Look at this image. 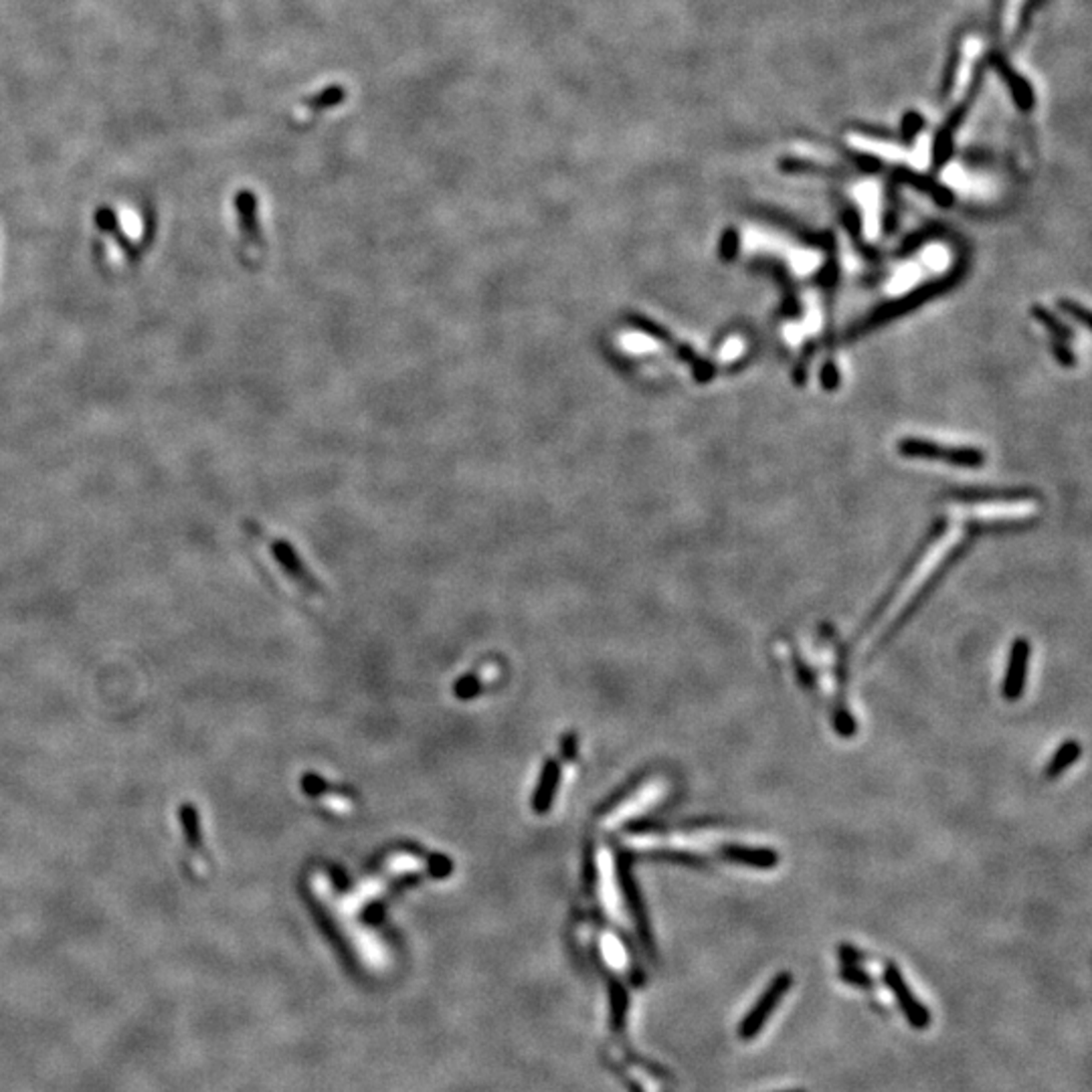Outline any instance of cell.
Instances as JSON below:
<instances>
[{"mask_svg":"<svg viewBox=\"0 0 1092 1092\" xmlns=\"http://www.w3.org/2000/svg\"><path fill=\"white\" fill-rule=\"evenodd\" d=\"M235 217H237V233L241 252L248 260H260L266 252V243L260 227V207L258 197L254 191L243 189L233 199Z\"/></svg>","mask_w":1092,"mask_h":1092,"instance_id":"obj_1","label":"cell"},{"mask_svg":"<svg viewBox=\"0 0 1092 1092\" xmlns=\"http://www.w3.org/2000/svg\"><path fill=\"white\" fill-rule=\"evenodd\" d=\"M793 986V976L789 974V971H781L779 976H775V980L765 988V992L761 994V998L757 1000V1004L749 1010V1014L743 1018L741 1026H739V1036L741 1040H753L759 1036V1032L763 1030V1026L769 1022V1018L775 1014V1010L779 1008L781 1000L789 994Z\"/></svg>","mask_w":1092,"mask_h":1092,"instance_id":"obj_2","label":"cell"},{"mask_svg":"<svg viewBox=\"0 0 1092 1092\" xmlns=\"http://www.w3.org/2000/svg\"><path fill=\"white\" fill-rule=\"evenodd\" d=\"M274 563L278 565V569L286 575V579L290 581V585H294L296 589H300L302 593H306L308 597H318L322 593V587L318 583V579L312 577V573L306 569L304 561L298 557V553L294 551L292 544H288L286 540H276V538H264Z\"/></svg>","mask_w":1092,"mask_h":1092,"instance_id":"obj_3","label":"cell"},{"mask_svg":"<svg viewBox=\"0 0 1092 1092\" xmlns=\"http://www.w3.org/2000/svg\"><path fill=\"white\" fill-rule=\"evenodd\" d=\"M884 984L896 998L906 1022L915 1030H927L931 1026V1012L921 1004V1000L913 994L908 984L904 982L900 969L892 963L884 967Z\"/></svg>","mask_w":1092,"mask_h":1092,"instance_id":"obj_4","label":"cell"},{"mask_svg":"<svg viewBox=\"0 0 1092 1092\" xmlns=\"http://www.w3.org/2000/svg\"><path fill=\"white\" fill-rule=\"evenodd\" d=\"M1030 654H1032V648H1030L1028 640L1020 638V640H1016L1012 644L1010 658H1008V668H1006V676H1004V686H1002V694L1010 702L1020 700L1022 694H1024L1028 668H1030Z\"/></svg>","mask_w":1092,"mask_h":1092,"instance_id":"obj_5","label":"cell"},{"mask_svg":"<svg viewBox=\"0 0 1092 1092\" xmlns=\"http://www.w3.org/2000/svg\"><path fill=\"white\" fill-rule=\"evenodd\" d=\"M348 99V87L342 83H332L322 87L316 93H310L300 107L296 109V119L300 124H314V121L330 109L340 107Z\"/></svg>","mask_w":1092,"mask_h":1092,"instance_id":"obj_6","label":"cell"},{"mask_svg":"<svg viewBox=\"0 0 1092 1092\" xmlns=\"http://www.w3.org/2000/svg\"><path fill=\"white\" fill-rule=\"evenodd\" d=\"M720 856L726 862L771 870L779 864V854L769 847H753V845H741V843H724L720 845Z\"/></svg>","mask_w":1092,"mask_h":1092,"instance_id":"obj_7","label":"cell"},{"mask_svg":"<svg viewBox=\"0 0 1092 1092\" xmlns=\"http://www.w3.org/2000/svg\"><path fill=\"white\" fill-rule=\"evenodd\" d=\"M662 793V787L660 783H648L642 787V791H636V795L628 797L626 801H622L610 815L605 817V823H610V827H616L620 821L624 819H630L634 815H638L640 811H644V807H648L650 803H654L658 799V795Z\"/></svg>","mask_w":1092,"mask_h":1092,"instance_id":"obj_8","label":"cell"},{"mask_svg":"<svg viewBox=\"0 0 1092 1092\" xmlns=\"http://www.w3.org/2000/svg\"><path fill=\"white\" fill-rule=\"evenodd\" d=\"M178 819H180L185 845L189 847V852L199 856V860H207L205 833H203V825H201V817H199L197 807L193 803H183L180 809H178Z\"/></svg>","mask_w":1092,"mask_h":1092,"instance_id":"obj_9","label":"cell"},{"mask_svg":"<svg viewBox=\"0 0 1092 1092\" xmlns=\"http://www.w3.org/2000/svg\"><path fill=\"white\" fill-rule=\"evenodd\" d=\"M900 449L906 453V455H929V457H943V459H949V461H955V463H963V465H978L982 463V455L978 451H967V449H941L937 445H929V443H923V441H904L900 445Z\"/></svg>","mask_w":1092,"mask_h":1092,"instance_id":"obj_10","label":"cell"},{"mask_svg":"<svg viewBox=\"0 0 1092 1092\" xmlns=\"http://www.w3.org/2000/svg\"><path fill=\"white\" fill-rule=\"evenodd\" d=\"M1036 508L1032 504H1026V502H1016V504H990V506H978V508H971V510H965V514H969L971 518H982V520H1008V518H1024V516H1030Z\"/></svg>","mask_w":1092,"mask_h":1092,"instance_id":"obj_11","label":"cell"},{"mask_svg":"<svg viewBox=\"0 0 1092 1092\" xmlns=\"http://www.w3.org/2000/svg\"><path fill=\"white\" fill-rule=\"evenodd\" d=\"M1082 755V745L1078 741H1066L1052 757L1050 765L1046 767V777L1048 779H1056L1060 777L1070 765H1074L1078 761V757Z\"/></svg>","mask_w":1092,"mask_h":1092,"instance_id":"obj_12","label":"cell"},{"mask_svg":"<svg viewBox=\"0 0 1092 1092\" xmlns=\"http://www.w3.org/2000/svg\"><path fill=\"white\" fill-rule=\"evenodd\" d=\"M839 980L843 984H847V986L858 988V990H872L876 986L874 978L868 974V971H864L858 965H847V963H843L841 969H839Z\"/></svg>","mask_w":1092,"mask_h":1092,"instance_id":"obj_13","label":"cell"},{"mask_svg":"<svg viewBox=\"0 0 1092 1092\" xmlns=\"http://www.w3.org/2000/svg\"><path fill=\"white\" fill-rule=\"evenodd\" d=\"M915 282H917V270H915V268H906V270L894 280L892 290H894V292H896V290H898V292H900V290H906V288H911Z\"/></svg>","mask_w":1092,"mask_h":1092,"instance_id":"obj_14","label":"cell"},{"mask_svg":"<svg viewBox=\"0 0 1092 1092\" xmlns=\"http://www.w3.org/2000/svg\"><path fill=\"white\" fill-rule=\"evenodd\" d=\"M839 959H841L843 963H847V965H858L860 961H864V955H860V953H858L856 949H852V947L843 945V947H839Z\"/></svg>","mask_w":1092,"mask_h":1092,"instance_id":"obj_15","label":"cell"},{"mask_svg":"<svg viewBox=\"0 0 1092 1092\" xmlns=\"http://www.w3.org/2000/svg\"><path fill=\"white\" fill-rule=\"evenodd\" d=\"M739 352H741V342H739L737 338H733L731 342H728V344L724 346L722 356H724V358H735Z\"/></svg>","mask_w":1092,"mask_h":1092,"instance_id":"obj_16","label":"cell"},{"mask_svg":"<svg viewBox=\"0 0 1092 1092\" xmlns=\"http://www.w3.org/2000/svg\"><path fill=\"white\" fill-rule=\"evenodd\" d=\"M781 1092H805V1090H801V1088H795V1090H781Z\"/></svg>","mask_w":1092,"mask_h":1092,"instance_id":"obj_17","label":"cell"}]
</instances>
